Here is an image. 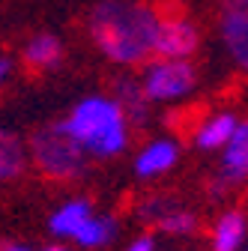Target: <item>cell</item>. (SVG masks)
I'll return each mask as SVG.
<instances>
[{
    "label": "cell",
    "instance_id": "cell-5",
    "mask_svg": "<svg viewBox=\"0 0 248 251\" xmlns=\"http://www.w3.org/2000/svg\"><path fill=\"white\" fill-rule=\"evenodd\" d=\"M195 81H198V69L189 60H149L141 84L149 99H174L189 93Z\"/></svg>",
    "mask_w": 248,
    "mask_h": 251
},
{
    "label": "cell",
    "instance_id": "cell-13",
    "mask_svg": "<svg viewBox=\"0 0 248 251\" xmlns=\"http://www.w3.org/2000/svg\"><path fill=\"white\" fill-rule=\"evenodd\" d=\"M236 129H239V126H236L233 114H219V117L206 120L200 129H198L195 144H198L200 150H219V147H227Z\"/></svg>",
    "mask_w": 248,
    "mask_h": 251
},
{
    "label": "cell",
    "instance_id": "cell-15",
    "mask_svg": "<svg viewBox=\"0 0 248 251\" xmlns=\"http://www.w3.org/2000/svg\"><path fill=\"white\" fill-rule=\"evenodd\" d=\"M117 236V218L114 215H93L90 222L78 230L75 242L81 248H102Z\"/></svg>",
    "mask_w": 248,
    "mask_h": 251
},
{
    "label": "cell",
    "instance_id": "cell-1",
    "mask_svg": "<svg viewBox=\"0 0 248 251\" xmlns=\"http://www.w3.org/2000/svg\"><path fill=\"white\" fill-rule=\"evenodd\" d=\"M162 27L159 3H123L102 0L87 12V33L108 60L123 66H141L156 57Z\"/></svg>",
    "mask_w": 248,
    "mask_h": 251
},
{
    "label": "cell",
    "instance_id": "cell-7",
    "mask_svg": "<svg viewBox=\"0 0 248 251\" xmlns=\"http://www.w3.org/2000/svg\"><path fill=\"white\" fill-rule=\"evenodd\" d=\"M248 179V123H242L233 132L230 144L222 155V171L212 182V195H227L230 188L242 185Z\"/></svg>",
    "mask_w": 248,
    "mask_h": 251
},
{
    "label": "cell",
    "instance_id": "cell-6",
    "mask_svg": "<svg viewBox=\"0 0 248 251\" xmlns=\"http://www.w3.org/2000/svg\"><path fill=\"white\" fill-rule=\"evenodd\" d=\"M219 30L236 66L248 72V0H224L219 12Z\"/></svg>",
    "mask_w": 248,
    "mask_h": 251
},
{
    "label": "cell",
    "instance_id": "cell-8",
    "mask_svg": "<svg viewBox=\"0 0 248 251\" xmlns=\"http://www.w3.org/2000/svg\"><path fill=\"white\" fill-rule=\"evenodd\" d=\"M60 60H63V42H60L54 33L33 36L21 51V63H24V69L30 75H42V72L54 69Z\"/></svg>",
    "mask_w": 248,
    "mask_h": 251
},
{
    "label": "cell",
    "instance_id": "cell-11",
    "mask_svg": "<svg viewBox=\"0 0 248 251\" xmlns=\"http://www.w3.org/2000/svg\"><path fill=\"white\" fill-rule=\"evenodd\" d=\"M114 90L120 96L117 102H120L123 114H126V120L141 126L147 120V114H149V96H147L144 84L135 81V78H120V81H114Z\"/></svg>",
    "mask_w": 248,
    "mask_h": 251
},
{
    "label": "cell",
    "instance_id": "cell-10",
    "mask_svg": "<svg viewBox=\"0 0 248 251\" xmlns=\"http://www.w3.org/2000/svg\"><path fill=\"white\" fill-rule=\"evenodd\" d=\"M93 215H96V212H93L90 201H69V203H63V206L51 215L48 227H51V233L57 239H75L78 230L90 222Z\"/></svg>",
    "mask_w": 248,
    "mask_h": 251
},
{
    "label": "cell",
    "instance_id": "cell-9",
    "mask_svg": "<svg viewBox=\"0 0 248 251\" xmlns=\"http://www.w3.org/2000/svg\"><path fill=\"white\" fill-rule=\"evenodd\" d=\"M248 236V218L239 209H227L219 215V222L212 225V251H242Z\"/></svg>",
    "mask_w": 248,
    "mask_h": 251
},
{
    "label": "cell",
    "instance_id": "cell-12",
    "mask_svg": "<svg viewBox=\"0 0 248 251\" xmlns=\"http://www.w3.org/2000/svg\"><path fill=\"white\" fill-rule=\"evenodd\" d=\"M176 155H179V150H176L174 141H156V144H149V147L138 155L135 171H138V176H159V174H165L168 168H174Z\"/></svg>",
    "mask_w": 248,
    "mask_h": 251
},
{
    "label": "cell",
    "instance_id": "cell-16",
    "mask_svg": "<svg viewBox=\"0 0 248 251\" xmlns=\"http://www.w3.org/2000/svg\"><path fill=\"white\" fill-rule=\"evenodd\" d=\"M156 227H159L162 233H171V236H189V233L198 230V215L174 203V206L159 218V222H156Z\"/></svg>",
    "mask_w": 248,
    "mask_h": 251
},
{
    "label": "cell",
    "instance_id": "cell-20",
    "mask_svg": "<svg viewBox=\"0 0 248 251\" xmlns=\"http://www.w3.org/2000/svg\"><path fill=\"white\" fill-rule=\"evenodd\" d=\"M42 251H72V248H66V245H48V248H42Z\"/></svg>",
    "mask_w": 248,
    "mask_h": 251
},
{
    "label": "cell",
    "instance_id": "cell-21",
    "mask_svg": "<svg viewBox=\"0 0 248 251\" xmlns=\"http://www.w3.org/2000/svg\"><path fill=\"white\" fill-rule=\"evenodd\" d=\"M245 251H248V248H245Z\"/></svg>",
    "mask_w": 248,
    "mask_h": 251
},
{
    "label": "cell",
    "instance_id": "cell-3",
    "mask_svg": "<svg viewBox=\"0 0 248 251\" xmlns=\"http://www.w3.org/2000/svg\"><path fill=\"white\" fill-rule=\"evenodd\" d=\"M30 155H33V165L48 179H60V182L78 179L87 165V150L60 129V123L42 126L30 135Z\"/></svg>",
    "mask_w": 248,
    "mask_h": 251
},
{
    "label": "cell",
    "instance_id": "cell-14",
    "mask_svg": "<svg viewBox=\"0 0 248 251\" xmlns=\"http://www.w3.org/2000/svg\"><path fill=\"white\" fill-rule=\"evenodd\" d=\"M24 168H27V155H24L21 141L12 132L0 129V182L21 176Z\"/></svg>",
    "mask_w": 248,
    "mask_h": 251
},
{
    "label": "cell",
    "instance_id": "cell-19",
    "mask_svg": "<svg viewBox=\"0 0 248 251\" xmlns=\"http://www.w3.org/2000/svg\"><path fill=\"white\" fill-rule=\"evenodd\" d=\"M0 251H30V248H24V245H3Z\"/></svg>",
    "mask_w": 248,
    "mask_h": 251
},
{
    "label": "cell",
    "instance_id": "cell-18",
    "mask_svg": "<svg viewBox=\"0 0 248 251\" xmlns=\"http://www.w3.org/2000/svg\"><path fill=\"white\" fill-rule=\"evenodd\" d=\"M9 75H12V60H9V57L3 54V57H0V84H3V81H6Z\"/></svg>",
    "mask_w": 248,
    "mask_h": 251
},
{
    "label": "cell",
    "instance_id": "cell-17",
    "mask_svg": "<svg viewBox=\"0 0 248 251\" xmlns=\"http://www.w3.org/2000/svg\"><path fill=\"white\" fill-rule=\"evenodd\" d=\"M123 251H156V239H152L149 233H144V236H138L135 242H129Z\"/></svg>",
    "mask_w": 248,
    "mask_h": 251
},
{
    "label": "cell",
    "instance_id": "cell-4",
    "mask_svg": "<svg viewBox=\"0 0 248 251\" xmlns=\"http://www.w3.org/2000/svg\"><path fill=\"white\" fill-rule=\"evenodd\" d=\"M162 9V27H159V39H156V60H189L198 45H200V33L198 27L185 18L179 3H159Z\"/></svg>",
    "mask_w": 248,
    "mask_h": 251
},
{
    "label": "cell",
    "instance_id": "cell-2",
    "mask_svg": "<svg viewBox=\"0 0 248 251\" xmlns=\"http://www.w3.org/2000/svg\"><path fill=\"white\" fill-rule=\"evenodd\" d=\"M60 129L69 138H75L96 159H111V155L123 152L129 144L126 114H123L120 102H111L105 96L84 99L69 114V120H60Z\"/></svg>",
    "mask_w": 248,
    "mask_h": 251
}]
</instances>
